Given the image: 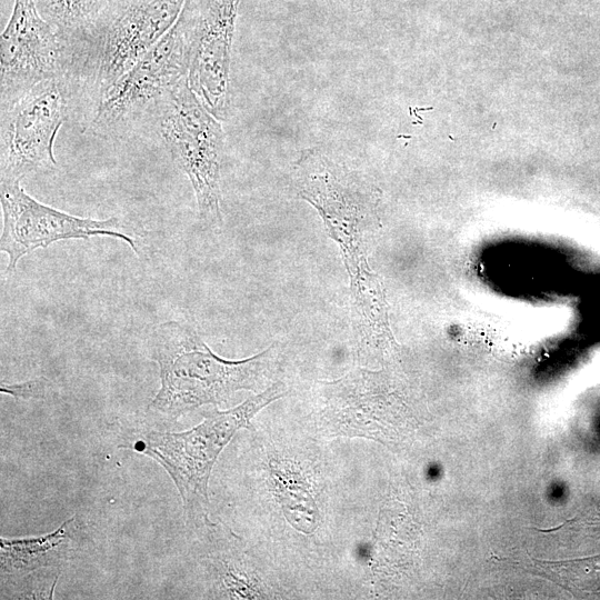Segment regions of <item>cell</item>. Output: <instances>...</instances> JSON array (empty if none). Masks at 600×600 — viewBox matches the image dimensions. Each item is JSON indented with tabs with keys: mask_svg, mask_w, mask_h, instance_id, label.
<instances>
[{
	"mask_svg": "<svg viewBox=\"0 0 600 600\" xmlns=\"http://www.w3.org/2000/svg\"><path fill=\"white\" fill-rule=\"evenodd\" d=\"M0 43L1 109L42 81L70 77V44L40 14L36 0H14Z\"/></svg>",
	"mask_w": 600,
	"mask_h": 600,
	"instance_id": "8",
	"label": "cell"
},
{
	"mask_svg": "<svg viewBox=\"0 0 600 600\" xmlns=\"http://www.w3.org/2000/svg\"><path fill=\"white\" fill-rule=\"evenodd\" d=\"M71 90L69 79H49L1 109V180L21 181L57 167L53 147L68 114Z\"/></svg>",
	"mask_w": 600,
	"mask_h": 600,
	"instance_id": "6",
	"label": "cell"
},
{
	"mask_svg": "<svg viewBox=\"0 0 600 600\" xmlns=\"http://www.w3.org/2000/svg\"><path fill=\"white\" fill-rule=\"evenodd\" d=\"M148 347L159 366L160 388L147 406L146 419L169 428L199 407L227 402L239 390H257L274 357L270 347L247 359H223L191 326L176 320L156 326Z\"/></svg>",
	"mask_w": 600,
	"mask_h": 600,
	"instance_id": "1",
	"label": "cell"
},
{
	"mask_svg": "<svg viewBox=\"0 0 600 600\" xmlns=\"http://www.w3.org/2000/svg\"><path fill=\"white\" fill-rule=\"evenodd\" d=\"M80 536V522L71 517L47 534L0 538L1 599H51Z\"/></svg>",
	"mask_w": 600,
	"mask_h": 600,
	"instance_id": "11",
	"label": "cell"
},
{
	"mask_svg": "<svg viewBox=\"0 0 600 600\" xmlns=\"http://www.w3.org/2000/svg\"><path fill=\"white\" fill-rule=\"evenodd\" d=\"M113 0H40L37 4L67 39L71 48L81 47L107 18Z\"/></svg>",
	"mask_w": 600,
	"mask_h": 600,
	"instance_id": "13",
	"label": "cell"
},
{
	"mask_svg": "<svg viewBox=\"0 0 600 600\" xmlns=\"http://www.w3.org/2000/svg\"><path fill=\"white\" fill-rule=\"evenodd\" d=\"M51 382L46 377H37L23 382L4 384L0 387V392L12 396L16 399H44L51 390Z\"/></svg>",
	"mask_w": 600,
	"mask_h": 600,
	"instance_id": "14",
	"label": "cell"
},
{
	"mask_svg": "<svg viewBox=\"0 0 600 600\" xmlns=\"http://www.w3.org/2000/svg\"><path fill=\"white\" fill-rule=\"evenodd\" d=\"M157 104L162 140L172 161L192 186L200 222L208 228H220L224 146L220 122L190 89L188 78Z\"/></svg>",
	"mask_w": 600,
	"mask_h": 600,
	"instance_id": "3",
	"label": "cell"
},
{
	"mask_svg": "<svg viewBox=\"0 0 600 600\" xmlns=\"http://www.w3.org/2000/svg\"><path fill=\"white\" fill-rule=\"evenodd\" d=\"M189 44L181 14L170 31L136 61L96 102L93 132H111L158 103L188 76Z\"/></svg>",
	"mask_w": 600,
	"mask_h": 600,
	"instance_id": "9",
	"label": "cell"
},
{
	"mask_svg": "<svg viewBox=\"0 0 600 600\" xmlns=\"http://www.w3.org/2000/svg\"><path fill=\"white\" fill-rule=\"evenodd\" d=\"M293 183L299 198L317 210L343 261L364 254V236L377 219V189L317 147L301 152L294 163Z\"/></svg>",
	"mask_w": 600,
	"mask_h": 600,
	"instance_id": "5",
	"label": "cell"
},
{
	"mask_svg": "<svg viewBox=\"0 0 600 600\" xmlns=\"http://www.w3.org/2000/svg\"><path fill=\"white\" fill-rule=\"evenodd\" d=\"M343 262L350 280L352 328L359 353H362L377 346L384 328L380 286L366 254Z\"/></svg>",
	"mask_w": 600,
	"mask_h": 600,
	"instance_id": "12",
	"label": "cell"
},
{
	"mask_svg": "<svg viewBox=\"0 0 600 600\" xmlns=\"http://www.w3.org/2000/svg\"><path fill=\"white\" fill-rule=\"evenodd\" d=\"M238 4L239 0H187L181 12L189 44V87L218 120L229 112Z\"/></svg>",
	"mask_w": 600,
	"mask_h": 600,
	"instance_id": "10",
	"label": "cell"
},
{
	"mask_svg": "<svg viewBox=\"0 0 600 600\" xmlns=\"http://www.w3.org/2000/svg\"><path fill=\"white\" fill-rule=\"evenodd\" d=\"M187 0H122L73 56L71 80L96 102L178 21Z\"/></svg>",
	"mask_w": 600,
	"mask_h": 600,
	"instance_id": "4",
	"label": "cell"
},
{
	"mask_svg": "<svg viewBox=\"0 0 600 600\" xmlns=\"http://www.w3.org/2000/svg\"><path fill=\"white\" fill-rule=\"evenodd\" d=\"M0 250L8 256L7 276L16 272L22 257L62 240L106 236L124 241L139 253L134 238L122 231L124 226L119 218L98 220L60 211L28 194L20 181H0Z\"/></svg>",
	"mask_w": 600,
	"mask_h": 600,
	"instance_id": "7",
	"label": "cell"
},
{
	"mask_svg": "<svg viewBox=\"0 0 600 600\" xmlns=\"http://www.w3.org/2000/svg\"><path fill=\"white\" fill-rule=\"evenodd\" d=\"M286 393V386L276 382L232 409L203 411L202 422L179 432L146 419L126 429L118 447L159 463L180 494L187 524L199 527L208 522L209 479L220 453L261 409Z\"/></svg>",
	"mask_w": 600,
	"mask_h": 600,
	"instance_id": "2",
	"label": "cell"
}]
</instances>
